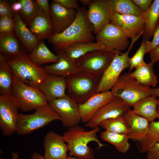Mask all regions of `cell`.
<instances>
[{
    "instance_id": "cell-31",
    "label": "cell",
    "mask_w": 159,
    "mask_h": 159,
    "mask_svg": "<svg viewBox=\"0 0 159 159\" xmlns=\"http://www.w3.org/2000/svg\"><path fill=\"white\" fill-rule=\"evenodd\" d=\"M102 140L113 145L119 152L126 153L130 147L128 135L122 134L105 130L101 132Z\"/></svg>"
},
{
    "instance_id": "cell-6",
    "label": "cell",
    "mask_w": 159,
    "mask_h": 159,
    "mask_svg": "<svg viewBox=\"0 0 159 159\" xmlns=\"http://www.w3.org/2000/svg\"><path fill=\"white\" fill-rule=\"evenodd\" d=\"M151 88L139 83L129 73L121 74L111 90L114 96L132 106L143 98L151 95Z\"/></svg>"
},
{
    "instance_id": "cell-19",
    "label": "cell",
    "mask_w": 159,
    "mask_h": 159,
    "mask_svg": "<svg viewBox=\"0 0 159 159\" xmlns=\"http://www.w3.org/2000/svg\"><path fill=\"white\" fill-rule=\"evenodd\" d=\"M114 97L111 91L96 93L85 102L79 105L81 122L86 124L102 107Z\"/></svg>"
},
{
    "instance_id": "cell-10",
    "label": "cell",
    "mask_w": 159,
    "mask_h": 159,
    "mask_svg": "<svg viewBox=\"0 0 159 159\" xmlns=\"http://www.w3.org/2000/svg\"><path fill=\"white\" fill-rule=\"evenodd\" d=\"M19 106L12 95L0 96V128L2 134L10 136L16 132Z\"/></svg>"
},
{
    "instance_id": "cell-26",
    "label": "cell",
    "mask_w": 159,
    "mask_h": 159,
    "mask_svg": "<svg viewBox=\"0 0 159 159\" xmlns=\"http://www.w3.org/2000/svg\"><path fill=\"white\" fill-rule=\"evenodd\" d=\"M154 64L151 62L148 63L145 62L135 68L133 71L128 73L132 77L143 86L155 87L158 80L153 70Z\"/></svg>"
},
{
    "instance_id": "cell-22",
    "label": "cell",
    "mask_w": 159,
    "mask_h": 159,
    "mask_svg": "<svg viewBox=\"0 0 159 159\" xmlns=\"http://www.w3.org/2000/svg\"><path fill=\"white\" fill-rule=\"evenodd\" d=\"M14 31L20 41L25 52L30 53L41 40L31 32L22 20L19 13H14Z\"/></svg>"
},
{
    "instance_id": "cell-50",
    "label": "cell",
    "mask_w": 159,
    "mask_h": 159,
    "mask_svg": "<svg viewBox=\"0 0 159 159\" xmlns=\"http://www.w3.org/2000/svg\"><path fill=\"white\" fill-rule=\"evenodd\" d=\"M65 159H81L79 158H77L74 156H69L67 157Z\"/></svg>"
},
{
    "instance_id": "cell-14",
    "label": "cell",
    "mask_w": 159,
    "mask_h": 159,
    "mask_svg": "<svg viewBox=\"0 0 159 159\" xmlns=\"http://www.w3.org/2000/svg\"><path fill=\"white\" fill-rule=\"evenodd\" d=\"M110 23L117 27L127 37L131 39L139 38L145 28L142 16L113 13Z\"/></svg>"
},
{
    "instance_id": "cell-42",
    "label": "cell",
    "mask_w": 159,
    "mask_h": 159,
    "mask_svg": "<svg viewBox=\"0 0 159 159\" xmlns=\"http://www.w3.org/2000/svg\"><path fill=\"white\" fill-rule=\"evenodd\" d=\"M36 3L40 11L50 15V5L48 0H36Z\"/></svg>"
},
{
    "instance_id": "cell-51",
    "label": "cell",
    "mask_w": 159,
    "mask_h": 159,
    "mask_svg": "<svg viewBox=\"0 0 159 159\" xmlns=\"http://www.w3.org/2000/svg\"><path fill=\"white\" fill-rule=\"evenodd\" d=\"M158 103L157 107V112L158 115V118H159V99H158Z\"/></svg>"
},
{
    "instance_id": "cell-4",
    "label": "cell",
    "mask_w": 159,
    "mask_h": 159,
    "mask_svg": "<svg viewBox=\"0 0 159 159\" xmlns=\"http://www.w3.org/2000/svg\"><path fill=\"white\" fill-rule=\"evenodd\" d=\"M7 63L17 79L30 86L38 87L48 75L44 68L35 63L26 53Z\"/></svg>"
},
{
    "instance_id": "cell-48",
    "label": "cell",
    "mask_w": 159,
    "mask_h": 159,
    "mask_svg": "<svg viewBox=\"0 0 159 159\" xmlns=\"http://www.w3.org/2000/svg\"><path fill=\"white\" fill-rule=\"evenodd\" d=\"M80 1L83 5L89 7L92 3L93 0H81Z\"/></svg>"
},
{
    "instance_id": "cell-9",
    "label": "cell",
    "mask_w": 159,
    "mask_h": 159,
    "mask_svg": "<svg viewBox=\"0 0 159 159\" xmlns=\"http://www.w3.org/2000/svg\"><path fill=\"white\" fill-rule=\"evenodd\" d=\"M121 52L99 49L89 52L76 61L81 71L101 76L116 54Z\"/></svg>"
},
{
    "instance_id": "cell-24",
    "label": "cell",
    "mask_w": 159,
    "mask_h": 159,
    "mask_svg": "<svg viewBox=\"0 0 159 159\" xmlns=\"http://www.w3.org/2000/svg\"><path fill=\"white\" fill-rule=\"evenodd\" d=\"M29 28L39 40L48 39L53 34L50 15L41 11L28 24Z\"/></svg>"
},
{
    "instance_id": "cell-7",
    "label": "cell",
    "mask_w": 159,
    "mask_h": 159,
    "mask_svg": "<svg viewBox=\"0 0 159 159\" xmlns=\"http://www.w3.org/2000/svg\"><path fill=\"white\" fill-rule=\"evenodd\" d=\"M11 95L16 99L22 111L28 112L48 104L37 87L26 84L14 76Z\"/></svg>"
},
{
    "instance_id": "cell-12",
    "label": "cell",
    "mask_w": 159,
    "mask_h": 159,
    "mask_svg": "<svg viewBox=\"0 0 159 159\" xmlns=\"http://www.w3.org/2000/svg\"><path fill=\"white\" fill-rule=\"evenodd\" d=\"M131 106L121 98L116 96L99 109L92 119L85 124V126L92 129L99 127L103 122L112 118L123 117Z\"/></svg>"
},
{
    "instance_id": "cell-13",
    "label": "cell",
    "mask_w": 159,
    "mask_h": 159,
    "mask_svg": "<svg viewBox=\"0 0 159 159\" xmlns=\"http://www.w3.org/2000/svg\"><path fill=\"white\" fill-rule=\"evenodd\" d=\"M96 35V42L103 45L111 50L120 52L126 50L129 45L128 38L110 23L104 26Z\"/></svg>"
},
{
    "instance_id": "cell-28",
    "label": "cell",
    "mask_w": 159,
    "mask_h": 159,
    "mask_svg": "<svg viewBox=\"0 0 159 159\" xmlns=\"http://www.w3.org/2000/svg\"><path fill=\"white\" fill-rule=\"evenodd\" d=\"M28 55L32 61L39 66L54 63L58 60L57 55L49 50L43 40L40 41Z\"/></svg>"
},
{
    "instance_id": "cell-20",
    "label": "cell",
    "mask_w": 159,
    "mask_h": 159,
    "mask_svg": "<svg viewBox=\"0 0 159 159\" xmlns=\"http://www.w3.org/2000/svg\"><path fill=\"white\" fill-rule=\"evenodd\" d=\"M58 60L55 63L45 65L44 67L49 75L61 76L67 77L81 71L78 67L76 60L68 56L64 51L56 52Z\"/></svg>"
},
{
    "instance_id": "cell-37",
    "label": "cell",
    "mask_w": 159,
    "mask_h": 159,
    "mask_svg": "<svg viewBox=\"0 0 159 159\" xmlns=\"http://www.w3.org/2000/svg\"><path fill=\"white\" fill-rule=\"evenodd\" d=\"M14 22L13 17H0V34H7L14 31Z\"/></svg>"
},
{
    "instance_id": "cell-34",
    "label": "cell",
    "mask_w": 159,
    "mask_h": 159,
    "mask_svg": "<svg viewBox=\"0 0 159 159\" xmlns=\"http://www.w3.org/2000/svg\"><path fill=\"white\" fill-rule=\"evenodd\" d=\"M159 142V121H153L150 123L149 130L146 139L139 143V151L146 153L155 143Z\"/></svg>"
},
{
    "instance_id": "cell-41",
    "label": "cell",
    "mask_w": 159,
    "mask_h": 159,
    "mask_svg": "<svg viewBox=\"0 0 159 159\" xmlns=\"http://www.w3.org/2000/svg\"><path fill=\"white\" fill-rule=\"evenodd\" d=\"M146 153L147 159H159V142L155 143Z\"/></svg>"
},
{
    "instance_id": "cell-38",
    "label": "cell",
    "mask_w": 159,
    "mask_h": 159,
    "mask_svg": "<svg viewBox=\"0 0 159 159\" xmlns=\"http://www.w3.org/2000/svg\"><path fill=\"white\" fill-rule=\"evenodd\" d=\"M52 1L69 9L77 10L80 7L77 0H53Z\"/></svg>"
},
{
    "instance_id": "cell-8",
    "label": "cell",
    "mask_w": 159,
    "mask_h": 159,
    "mask_svg": "<svg viewBox=\"0 0 159 159\" xmlns=\"http://www.w3.org/2000/svg\"><path fill=\"white\" fill-rule=\"evenodd\" d=\"M138 39H131L127 51L124 53H117L100 77L96 93L111 91L122 72L129 68V54L133 46Z\"/></svg>"
},
{
    "instance_id": "cell-46",
    "label": "cell",
    "mask_w": 159,
    "mask_h": 159,
    "mask_svg": "<svg viewBox=\"0 0 159 159\" xmlns=\"http://www.w3.org/2000/svg\"><path fill=\"white\" fill-rule=\"evenodd\" d=\"M151 95L156 98L159 97V87L151 88Z\"/></svg>"
},
{
    "instance_id": "cell-32",
    "label": "cell",
    "mask_w": 159,
    "mask_h": 159,
    "mask_svg": "<svg viewBox=\"0 0 159 159\" xmlns=\"http://www.w3.org/2000/svg\"><path fill=\"white\" fill-rule=\"evenodd\" d=\"M113 13L143 16L144 11L131 0H109Z\"/></svg>"
},
{
    "instance_id": "cell-21",
    "label": "cell",
    "mask_w": 159,
    "mask_h": 159,
    "mask_svg": "<svg viewBox=\"0 0 159 159\" xmlns=\"http://www.w3.org/2000/svg\"><path fill=\"white\" fill-rule=\"evenodd\" d=\"M38 87L49 103L62 97L66 94V78L48 75Z\"/></svg>"
},
{
    "instance_id": "cell-40",
    "label": "cell",
    "mask_w": 159,
    "mask_h": 159,
    "mask_svg": "<svg viewBox=\"0 0 159 159\" xmlns=\"http://www.w3.org/2000/svg\"><path fill=\"white\" fill-rule=\"evenodd\" d=\"M153 38L150 42V44L147 51V53L159 45V23L156 26L153 34Z\"/></svg>"
},
{
    "instance_id": "cell-35",
    "label": "cell",
    "mask_w": 159,
    "mask_h": 159,
    "mask_svg": "<svg viewBox=\"0 0 159 159\" xmlns=\"http://www.w3.org/2000/svg\"><path fill=\"white\" fill-rule=\"evenodd\" d=\"M22 5V9L19 13L21 15L26 23L31 21L40 11L36 0H19Z\"/></svg>"
},
{
    "instance_id": "cell-15",
    "label": "cell",
    "mask_w": 159,
    "mask_h": 159,
    "mask_svg": "<svg viewBox=\"0 0 159 159\" xmlns=\"http://www.w3.org/2000/svg\"><path fill=\"white\" fill-rule=\"evenodd\" d=\"M113 14L109 0H93L88 7L87 15L94 33L96 34L110 23Z\"/></svg>"
},
{
    "instance_id": "cell-25",
    "label": "cell",
    "mask_w": 159,
    "mask_h": 159,
    "mask_svg": "<svg viewBox=\"0 0 159 159\" xmlns=\"http://www.w3.org/2000/svg\"><path fill=\"white\" fill-rule=\"evenodd\" d=\"M158 100L151 95L140 100L132 107L135 113L145 118L150 122L158 118L157 112Z\"/></svg>"
},
{
    "instance_id": "cell-30",
    "label": "cell",
    "mask_w": 159,
    "mask_h": 159,
    "mask_svg": "<svg viewBox=\"0 0 159 159\" xmlns=\"http://www.w3.org/2000/svg\"><path fill=\"white\" fill-rule=\"evenodd\" d=\"M7 59L0 58V94L1 95H11L14 75Z\"/></svg>"
},
{
    "instance_id": "cell-16",
    "label": "cell",
    "mask_w": 159,
    "mask_h": 159,
    "mask_svg": "<svg viewBox=\"0 0 159 159\" xmlns=\"http://www.w3.org/2000/svg\"><path fill=\"white\" fill-rule=\"evenodd\" d=\"M50 16L54 33L62 32L75 21L77 10L69 9L52 1L50 4Z\"/></svg>"
},
{
    "instance_id": "cell-39",
    "label": "cell",
    "mask_w": 159,
    "mask_h": 159,
    "mask_svg": "<svg viewBox=\"0 0 159 159\" xmlns=\"http://www.w3.org/2000/svg\"><path fill=\"white\" fill-rule=\"evenodd\" d=\"M14 13L11 6L8 2L5 0H0V17L3 16H13Z\"/></svg>"
},
{
    "instance_id": "cell-2",
    "label": "cell",
    "mask_w": 159,
    "mask_h": 159,
    "mask_svg": "<svg viewBox=\"0 0 159 159\" xmlns=\"http://www.w3.org/2000/svg\"><path fill=\"white\" fill-rule=\"evenodd\" d=\"M100 130L98 127L87 131L79 125L67 128L62 136L67 145L69 155L81 159H95L94 151L89 144L96 142L98 149L107 146L98 138L97 134Z\"/></svg>"
},
{
    "instance_id": "cell-5",
    "label": "cell",
    "mask_w": 159,
    "mask_h": 159,
    "mask_svg": "<svg viewBox=\"0 0 159 159\" xmlns=\"http://www.w3.org/2000/svg\"><path fill=\"white\" fill-rule=\"evenodd\" d=\"M60 120L59 115L48 103L37 108L32 114L19 113L16 132L19 135H27L53 121Z\"/></svg>"
},
{
    "instance_id": "cell-44",
    "label": "cell",
    "mask_w": 159,
    "mask_h": 159,
    "mask_svg": "<svg viewBox=\"0 0 159 159\" xmlns=\"http://www.w3.org/2000/svg\"><path fill=\"white\" fill-rule=\"evenodd\" d=\"M149 53L151 62L154 64L159 61V45L151 50Z\"/></svg>"
},
{
    "instance_id": "cell-18",
    "label": "cell",
    "mask_w": 159,
    "mask_h": 159,
    "mask_svg": "<svg viewBox=\"0 0 159 159\" xmlns=\"http://www.w3.org/2000/svg\"><path fill=\"white\" fill-rule=\"evenodd\" d=\"M43 146L45 150L44 157L46 159H65L67 156L68 148L63 136L54 131L46 134Z\"/></svg>"
},
{
    "instance_id": "cell-49",
    "label": "cell",
    "mask_w": 159,
    "mask_h": 159,
    "mask_svg": "<svg viewBox=\"0 0 159 159\" xmlns=\"http://www.w3.org/2000/svg\"><path fill=\"white\" fill-rule=\"evenodd\" d=\"M12 159H18L19 155L17 152H12L11 153Z\"/></svg>"
},
{
    "instance_id": "cell-47",
    "label": "cell",
    "mask_w": 159,
    "mask_h": 159,
    "mask_svg": "<svg viewBox=\"0 0 159 159\" xmlns=\"http://www.w3.org/2000/svg\"><path fill=\"white\" fill-rule=\"evenodd\" d=\"M31 158L32 159H46L44 156L37 152H34L32 153Z\"/></svg>"
},
{
    "instance_id": "cell-1",
    "label": "cell",
    "mask_w": 159,
    "mask_h": 159,
    "mask_svg": "<svg viewBox=\"0 0 159 159\" xmlns=\"http://www.w3.org/2000/svg\"><path fill=\"white\" fill-rule=\"evenodd\" d=\"M85 7H79L74 22L61 32L54 33L48 39L55 51H63L79 42H93L95 40L93 27L87 17Z\"/></svg>"
},
{
    "instance_id": "cell-23",
    "label": "cell",
    "mask_w": 159,
    "mask_h": 159,
    "mask_svg": "<svg viewBox=\"0 0 159 159\" xmlns=\"http://www.w3.org/2000/svg\"><path fill=\"white\" fill-rule=\"evenodd\" d=\"M19 41L14 31L0 34V53L6 57L8 61L20 57L26 53Z\"/></svg>"
},
{
    "instance_id": "cell-36",
    "label": "cell",
    "mask_w": 159,
    "mask_h": 159,
    "mask_svg": "<svg viewBox=\"0 0 159 159\" xmlns=\"http://www.w3.org/2000/svg\"><path fill=\"white\" fill-rule=\"evenodd\" d=\"M150 42L143 39L139 48L133 56L130 58L129 68L130 71L145 62L144 60V56L147 53V51Z\"/></svg>"
},
{
    "instance_id": "cell-17",
    "label": "cell",
    "mask_w": 159,
    "mask_h": 159,
    "mask_svg": "<svg viewBox=\"0 0 159 159\" xmlns=\"http://www.w3.org/2000/svg\"><path fill=\"white\" fill-rule=\"evenodd\" d=\"M123 117L129 128L128 135L130 139L139 143L144 140L148 134L150 122L135 113L130 108L125 112Z\"/></svg>"
},
{
    "instance_id": "cell-27",
    "label": "cell",
    "mask_w": 159,
    "mask_h": 159,
    "mask_svg": "<svg viewBox=\"0 0 159 159\" xmlns=\"http://www.w3.org/2000/svg\"><path fill=\"white\" fill-rule=\"evenodd\" d=\"M142 16L145 24L143 39L148 40L153 36L159 19V0L153 1Z\"/></svg>"
},
{
    "instance_id": "cell-33",
    "label": "cell",
    "mask_w": 159,
    "mask_h": 159,
    "mask_svg": "<svg viewBox=\"0 0 159 159\" xmlns=\"http://www.w3.org/2000/svg\"><path fill=\"white\" fill-rule=\"evenodd\" d=\"M99 127L105 130L125 135H128L129 130L127 122L123 117L106 120L100 124Z\"/></svg>"
},
{
    "instance_id": "cell-43",
    "label": "cell",
    "mask_w": 159,
    "mask_h": 159,
    "mask_svg": "<svg viewBox=\"0 0 159 159\" xmlns=\"http://www.w3.org/2000/svg\"><path fill=\"white\" fill-rule=\"evenodd\" d=\"M133 3L143 11H145L152 4V0H132Z\"/></svg>"
},
{
    "instance_id": "cell-29",
    "label": "cell",
    "mask_w": 159,
    "mask_h": 159,
    "mask_svg": "<svg viewBox=\"0 0 159 159\" xmlns=\"http://www.w3.org/2000/svg\"><path fill=\"white\" fill-rule=\"evenodd\" d=\"M99 49L109 50L103 45L95 42L75 43L63 51L69 57L76 60L89 52Z\"/></svg>"
},
{
    "instance_id": "cell-45",
    "label": "cell",
    "mask_w": 159,
    "mask_h": 159,
    "mask_svg": "<svg viewBox=\"0 0 159 159\" xmlns=\"http://www.w3.org/2000/svg\"><path fill=\"white\" fill-rule=\"evenodd\" d=\"M11 6L13 13H19L22 7V4L19 0L13 2Z\"/></svg>"
},
{
    "instance_id": "cell-11",
    "label": "cell",
    "mask_w": 159,
    "mask_h": 159,
    "mask_svg": "<svg viewBox=\"0 0 159 159\" xmlns=\"http://www.w3.org/2000/svg\"><path fill=\"white\" fill-rule=\"evenodd\" d=\"M48 103L59 115L65 127L77 126L81 122L79 105L67 94Z\"/></svg>"
},
{
    "instance_id": "cell-3",
    "label": "cell",
    "mask_w": 159,
    "mask_h": 159,
    "mask_svg": "<svg viewBox=\"0 0 159 159\" xmlns=\"http://www.w3.org/2000/svg\"><path fill=\"white\" fill-rule=\"evenodd\" d=\"M100 77L81 71L66 77L67 94L83 104L96 93Z\"/></svg>"
}]
</instances>
